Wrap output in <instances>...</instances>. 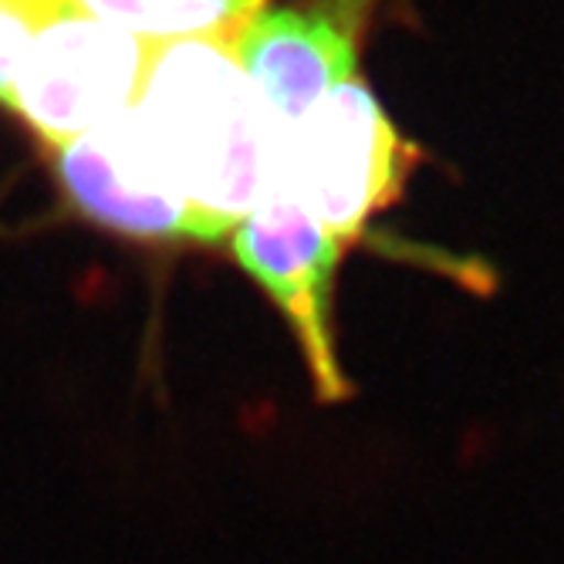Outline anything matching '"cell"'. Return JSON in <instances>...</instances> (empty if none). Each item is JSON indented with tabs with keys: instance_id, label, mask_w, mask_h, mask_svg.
Instances as JSON below:
<instances>
[{
	"instance_id": "cell-1",
	"label": "cell",
	"mask_w": 564,
	"mask_h": 564,
	"mask_svg": "<svg viewBox=\"0 0 564 564\" xmlns=\"http://www.w3.org/2000/svg\"><path fill=\"white\" fill-rule=\"evenodd\" d=\"M135 116L196 214L220 243L250 214L274 166V126L230 41L152 47Z\"/></svg>"
},
{
	"instance_id": "cell-7",
	"label": "cell",
	"mask_w": 564,
	"mask_h": 564,
	"mask_svg": "<svg viewBox=\"0 0 564 564\" xmlns=\"http://www.w3.org/2000/svg\"><path fill=\"white\" fill-rule=\"evenodd\" d=\"M264 4L268 0H65V8L152 47L173 41H230Z\"/></svg>"
},
{
	"instance_id": "cell-6",
	"label": "cell",
	"mask_w": 564,
	"mask_h": 564,
	"mask_svg": "<svg viewBox=\"0 0 564 564\" xmlns=\"http://www.w3.org/2000/svg\"><path fill=\"white\" fill-rule=\"evenodd\" d=\"M72 210L112 234L152 243H203L196 214L160 163L135 106L51 149Z\"/></svg>"
},
{
	"instance_id": "cell-9",
	"label": "cell",
	"mask_w": 564,
	"mask_h": 564,
	"mask_svg": "<svg viewBox=\"0 0 564 564\" xmlns=\"http://www.w3.org/2000/svg\"><path fill=\"white\" fill-rule=\"evenodd\" d=\"M4 4L14 8V11H21V14L31 18L34 24H41L44 18L58 14V11H68V8H65V0H4Z\"/></svg>"
},
{
	"instance_id": "cell-3",
	"label": "cell",
	"mask_w": 564,
	"mask_h": 564,
	"mask_svg": "<svg viewBox=\"0 0 564 564\" xmlns=\"http://www.w3.org/2000/svg\"><path fill=\"white\" fill-rule=\"evenodd\" d=\"M345 247L284 189L274 170L258 203L230 234L234 261L288 322L312 386L325 402L351 395L335 338V284Z\"/></svg>"
},
{
	"instance_id": "cell-8",
	"label": "cell",
	"mask_w": 564,
	"mask_h": 564,
	"mask_svg": "<svg viewBox=\"0 0 564 564\" xmlns=\"http://www.w3.org/2000/svg\"><path fill=\"white\" fill-rule=\"evenodd\" d=\"M34 28L37 24L31 18H24L21 11L8 8L4 0H0V106H4V98L11 91L14 72L24 58V47H28Z\"/></svg>"
},
{
	"instance_id": "cell-4",
	"label": "cell",
	"mask_w": 564,
	"mask_h": 564,
	"mask_svg": "<svg viewBox=\"0 0 564 564\" xmlns=\"http://www.w3.org/2000/svg\"><path fill=\"white\" fill-rule=\"evenodd\" d=\"M149 58L152 44L68 8L31 31L4 106L55 149L129 112Z\"/></svg>"
},
{
	"instance_id": "cell-5",
	"label": "cell",
	"mask_w": 564,
	"mask_h": 564,
	"mask_svg": "<svg viewBox=\"0 0 564 564\" xmlns=\"http://www.w3.org/2000/svg\"><path fill=\"white\" fill-rule=\"evenodd\" d=\"M382 0H288L264 4L230 51L258 88L274 129L297 122L322 95L358 78L366 34Z\"/></svg>"
},
{
	"instance_id": "cell-2",
	"label": "cell",
	"mask_w": 564,
	"mask_h": 564,
	"mask_svg": "<svg viewBox=\"0 0 564 564\" xmlns=\"http://www.w3.org/2000/svg\"><path fill=\"white\" fill-rule=\"evenodd\" d=\"M420 163L423 149L362 78L332 88L297 122L274 129V176L345 243L395 207Z\"/></svg>"
}]
</instances>
